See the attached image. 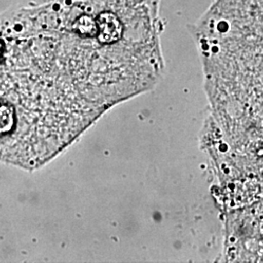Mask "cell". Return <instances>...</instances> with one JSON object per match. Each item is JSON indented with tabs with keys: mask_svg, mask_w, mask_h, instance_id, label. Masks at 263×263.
Returning a JSON list of instances; mask_svg holds the SVG:
<instances>
[{
	"mask_svg": "<svg viewBox=\"0 0 263 263\" xmlns=\"http://www.w3.org/2000/svg\"><path fill=\"white\" fill-rule=\"evenodd\" d=\"M0 50H1V45H0Z\"/></svg>",
	"mask_w": 263,
	"mask_h": 263,
	"instance_id": "obj_1",
	"label": "cell"
}]
</instances>
